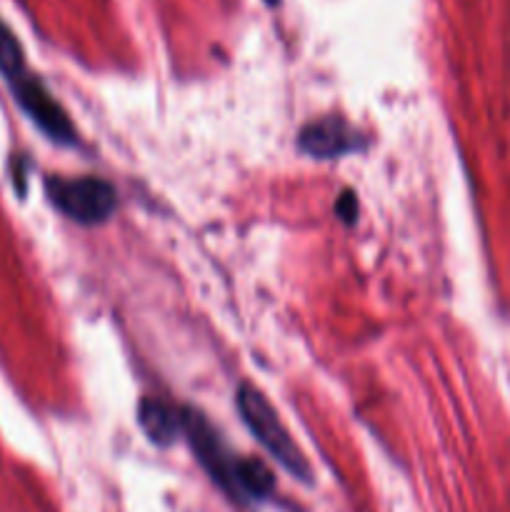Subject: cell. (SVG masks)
I'll use <instances>...</instances> for the list:
<instances>
[{
	"label": "cell",
	"mask_w": 510,
	"mask_h": 512,
	"mask_svg": "<svg viewBox=\"0 0 510 512\" xmlns=\"http://www.w3.org/2000/svg\"><path fill=\"white\" fill-rule=\"evenodd\" d=\"M45 193L55 210L80 225L105 223L118 205L113 185L103 178H93V175H80V178L50 175L45 180Z\"/></svg>",
	"instance_id": "cell-3"
},
{
	"label": "cell",
	"mask_w": 510,
	"mask_h": 512,
	"mask_svg": "<svg viewBox=\"0 0 510 512\" xmlns=\"http://www.w3.org/2000/svg\"><path fill=\"white\" fill-rule=\"evenodd\" d=\"M363 138L353 125L340 118H320L305 125L298 135V145L303 153L313 158H338L360 148Z\"/></svg>",
	"instance_id": "cell-5"
},
{
	"label": "cell",
	"mask_w": 510,
	"mask_h": 512,
	"mask_svg": "<svg viewBox=\"0 0 510 512\" xmlns=\"http://www.w3.org/2000/svg\"><path fill=\"white\" fill-rule=\"evenodd\" d=\"M235 403H238L245 428L268 450L270 458H275V463L288 470L290 475H295L303 483H310V475L313 473H310L308 460H305L303 450L293 443L288 428L278 418L270 400L255 385L243 383L238 388V395H235Z\"/></svg>",
	"instance_id": "cell-2"
},
{
	"label": "cell",
	"mask_w": 510,
	"mask_h": 512,
	"mask_svg": "<svg viewBox=\"0 0 510 512\" xmlns=\"http://www.w3.org/2000/svg\"><path fill=\"white\" fill-rule=\"evenodd\" d=\"M10 93H13L18 108L33 120L35 128L43 135H48L53 143L73 145L75 143V128L70 123L68 113L63 105L55 100V95L45 88L43 80L33 75L30 70L20 73L18 78L8 80Z\"/></svg>",
	"instance_id": "cell-4"
},
{
	"label": "cell",
	"mask_w": 510,
	"mask_h": 512,
	"mask_svg": "<svg viewBox=\"0 0 510 512\" xmlns=\"http://www.w3.org/2000/svg\"><path fill=\"white\" fill-rule=\"evenodd\" d=\"M140 428L155 445H170L183 435V408L158 398H145L138 408Z\"/></svg>",
	"instance_id": "cell-6"
},
{
	"label": "cell",
	"mask_w": 510,
	"mask_h": 512,
	"mask_svg": "<svg viewBox=\"0 0 510 512\" xmlns=\"http://www.w3.org/2000/svg\"><path fill=\"white\" fill-rule=\"evenodd\" d=\"M25 70H28V65H25L23 45H20L18 35L10 30V25L0 20V75L5 80H13Z\"/></svg>",
	"instance_id": "cell-7"
},
{
	"label": "cell",
	"mask_w": 510,
	"mask_h": 512,
	"mask_svg": "<svg viewBox=\"0 0 510 512\" xmlns=\"http://www.w3.org/2000/svg\"><path fill=\"white\" fill-rule=\"evenodd\" d=\"M335 210H338V215L345 220V223L353 225L355 215H358V200H355V195L350 193V190H345L343 198H340L338 205H335Z\"/></svg>",
	"instance_id": "cell-8"
},
{
	"label": "cell",
	"mask_w": 510,
	"mask_h": 512,
	"mask_svg": "<svg viewBox=\"0 0 510 512\" xmlns=\"http://www.w3.org/2000/svg\"><path fill=\"white\" fill-rule=\"evenodd\" d=\"M183 435L198 463L223 493L238 503H260L270 498L275 488L273 473L260 460L238 458L200 410L183 408Z\"/></svg>",
	"instance_id": "cell-1"
}]
</instances>
